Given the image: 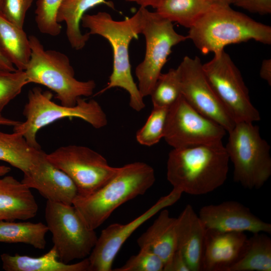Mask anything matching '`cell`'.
<instances>
[{"label": "cell", "mask_w": 271, "mask_h": 271, "mask_svg": "<svg viewBox=\"0 0 271 271\" xmlns=\"http://www.w3.org/2000/svg\"><path fill=\"white\" fill-rule=\"evenodd\" d=\"M44 153L31 146L19 133L0 131V161L20 170L24 174L31 170Z\"/></svg>", "instance_id": "603a6c76"}, {"label": "cell", "mask_w": 271, "mask_h": 271, "mask_svg": "<svg viewBox=\"0 0 271 271\" xmlns=\"http://www.w3.org/2000/svg\"><path fill=\"white\" fill-rule=\"evenodd\" d=\"M198 56H185L176 68L181 95L199 113L229 132L236 122L220 101L203 71Z\"/></svg>", "instance_id": "4fadbf2b"}, {"label": "cell", "mask_w": 271, "mask_h": 271, "mask_svg": "<svg viewBox=\"0 0 271 271\" xmlns=\"http://www.w3.org/2000/svg\"><path fill=\"white\" fill-rule=\"evenodd\" d=\"M168 108L153 107L145 124L136 133V140L140 144L150 147L163 138Z\"/></svg>", "instance_id": "f1b7e54d"}, {"label": "cell", "mask_w": 271, "mask_h": 271, "mask_svg": "<svg viewBox=\"0 0 271 271\" xmlns=\"http://www.w3.org/2000/svg\"><path fill=\"white\" fill-rule=\"evenodd\" d=\"M105 5L114 9L112 2L107 0H63L57 13V21L66 24V34L71 47L76 50L83 48L90 35L82 34L80 24L86 12L97 6Z\"/></svg>", "instance_id": "7402d4cb"}, {"label": "cell", "mask_w": 271, "mask_h": 271, "mask_svg": "<svg viewBox=\"0 0 271 271\" xmlns=\"http://www.w3.org/2000/svg\"><path fill=\"white\" fill-rule=\"evenodd\" d=\"M188 39L202 53L224 50L226 46L252 40L271 43V27L230 6H212L189 28Z\"/></svg>", "instance_id": "277c9868"}, {"label": "cell", "mask_w": 271, "mask_h": 271, "mask_svg": "<svg viewBox=\"0 0 271 271\" xmlns=\"http://www.w3.org/2000/svg\"><path fill=\"white\" fill-rule=\"evenodd\" d=\"M226 132L181 95L168 108L163 138L173 149H183L222 142Z\"/></svg>", "instance_id": "7c38bea8"}, {"label": "cell", "mask_w": 271, "mask_h": 271, "mask_svg": "<svg viewBox=\"0 0 271 271\" xmlns=\"http://www.w3.org/2000/svg\"><path fill=\"white\" fill-rule=\"evenodd\" d=\"M38 205L30 188L11 176L0 178V221L34 217Z\"/></svg>", "instance_id": "d6986e66"}, {"label": "cell", "mask_w": 271, "mask_h": 271, "mask_svg": "<svg viewBox=\"0 0 271 271\" xmlns=\"http://www.w3.org/2000/svg\"><path fill=\"white\" fill-rule=\"evenodd\" d=\"M235 6L260 15L271 13V0H234Z\"/></svg>", "instance_id": "836d02e7"}, {"label": "cell", "mask_w": 271, "mask_h": 271, "mask_svg": "<svg viewBox=\"0 0 271 271\" xmlns=\"http://www.w3.org/2000/svg\"><path fill=\"white\" fill-rule=\"evenodd\" d=\"M247 238L243 232L206 229L202 270L228 271L240 257Z\"/></svg>", "instance_id": "e0dca14e"}, {"label": "cell", "mask_w": 271, "mask_h": 271, "mask_svg": "<svg viewBox=\"0 0 271 271\" xmlns=\"http://www.w3.org/2000/svg\"><path fill=\"white\" fill-rule=\"evenodd\" d=\"M198 216L207 229L271 233V224L260 219L249 208L235 201L204 206L200 209Z\"/></svg>", "instance_id": "9a60e30c"}, {"label": "cell", "mask_w": 271, "mask_h": 271, "mask_svg": "<svg viewBox=\"0 0 271 271\" xmlns=\"http://www.w3.org/2000/svg\"><path fill=\"white\" fill-rule=\"evenodd\" d=\"M182 192L172 189L142 214L128 223H114L102 230L88 256L89 271H111L113 260L122 245L140 226L162 209L175 203Z\"/></svg>", "instance_id": "5bb4252c"}, {"label": "cell", "mask_w": 271, "mask_h": 271, "mask_svg": "<svg viewBox=\"0 0 271 271\" xmlns=\"http://www.w3.org/2000/svg\"><path fill=\"white\" fill-rule=\"evenodd\" d=\"M11 171V168L6 166L0 165V177L5 176Z\"/></svg>", "instance_id": "60d3db41"}, {"label": "cell", "mask_w": 271, "mask_h": 271, "mask_svg": "<svg viewBox=\"0 0 271 271\" xmlns=\"http://www.w3.org/2000/svg\"><path fill=\"white\" fill-rule=\"evenodd\" d=\"M202 67L214 92L236 122L260 120L240 71L224 50L214 53Z\"/></svg>", "instance_id": "30bf717a"}, {"label": "cell", "mask_w": 271, "mask_h": 271, "mask_svg": "<svg viewBox=\"0 0 271 271\" xmlns=\"http://www.w3.org/2000/svg\"><path fill=\"white\" fill-rule=\"evenodd\" d=\"M2 1L3 0H0V12L1 11V9H2Z\"/></svg>", "instance_id": "b9f144b4"}, {"label": "cell", "mask_w": 271, "mask_h": 271, "mask_svg": "<svg viewBox=\"0 0 271 271\" xmlns=\"http://www.w3.org/2000/svg\"><path fill=\"white\" fill-rule=\"evenodd\" d=\"M33 0H3L0 13L9 21L19 27L23 26L28 10Z\"/></svg>", "instance_id": "d6a6232c"}, {"label": "cell", "mask_w": 271, "mask_h": 271, "mask_svg": "<svg viewBox=\"0 0 271 271\" xmlns=\"http://www.w3.org/2000/svg\"><path fill=\"white\" fill-rule=\"evenodd\" d=\"M140 8L142 14L141 34L145 38L146 51L143 60L135 69V74L139 89L145 97L150 96L172 48L188 38L178 33L173 22L156 12Z\"/></svg>", "instance_id": "ba28073f"}, {"label": "cell", "mask_w": 271, "mask_h": 271, "mask_svg": "<svg viewBox=\"0 0 271 271\" xmlns=\"http://www.w3.org/2000/svg\"><path fill=\"white\" fill-rule=\"evenodd\" d=\"M46 225L52 234L58 259L68 263L88 256L98 237L89 229L73 205L47 201Z\"/></svg>", "instance_id": "9c48e42d"}, {"label": "cell", "mask_w": 271, "mask_h": 271, "mask_svg": "<svg viewBox=\"0 0 271 271\" xmlns=\"http://www.w3.org/2000/svg\"><path fill=\"white\" fill-rule=\"evenodd\" d=\"M128 2L134 3L140 6V7H152L156 9L161 0H125Z\"/></svg>", "instance_id": "74e56055"}, {"label": "cell", "mask_w": 271, "mask_h": 271, "mask_svg": "<svg viewBox=\"0 0 271 271\" xmlns=\"http://www.w3.org/2000/svg\"><path fill=\"white\" fill-rule=\"evenodd\" d=\"M20 122V121H19L5 117L2 114V113H0V126L6 125L14 127Z\"/></svg>", "instance_id": "f35d334b"}, {"label": "cell", "mask_w": 271, "mask_h": 271, "mask_svg": "<svg viewBox=\"0 0 271 271\" xmlns=\"http://www.w3.org/2000/svg\"><path fill=\"white\" fill-rule=\"evenodd\" d=\"M47 158L72 179L80 196H87L100 188L119 169L110 166L99 153L82 146L59 147L47 154Z\"/></svg>", "instance_id": "8fae6325"}, {"label": "cell", "mask_w": 271, "mask_h": 271, "mask_svg": "<svg viewBox=\"0 0 271 271\" xmlns=\"http://www.w3.org/2000/svg\"><path fill=\"white\" fill-rule=\"evenodd\" d=\"M21 182L39 191L47 201L73 205L78 195L77 187L63 171L52 164L45 152Z\"/></svg>", "instance_id": "2e32d148"}, {"label": "cell", "mask_w": 271, "mask_h": 271, "mask_svg": "<svg viewBox=\"0 0 271 271\" xmlns=\"http://www.w3.org/2000/svg\"><path fill=\"white\" fill-rule=\"evenodd\" d=\"M47 225L42 222L0 221V242L23 243L39 249L46 245Z\"/></svg>", "instance_id": "484cf974"}, {"label": "cell", "mask_w": 271, "mask_h": 271, "mask_svg": "<svg viewBox=\"0 0 271 271\" xmlns=\"http://www.w3.org/2000/svg\"><path fill=\"white\" fill-rule=\"evenodd\" d=\"M211 7L207 0H161L155 9L162 17L189 28Z\"/></svg>", "instance_id": "4316f807"}, {"label": "cell", "mask_w": 271, "mask_h": 271, "mask_svg": "<svg viewBox=\"0 0 271 271\" xmlns=\"http://www.w3.org/2000/svg\"><path fill=\"white\" fill-rule=\"evenodd\" d=\"M164 262L147 247L140 248L137 254L130 257L121 266L114 271H163Z\"/></svg>", "instance_id": "1f68e13d"}, {"label": "cell", "mask_w": 271, "mask_h": 271, "mask_svg": "<svg viewBox=\"0 0 271 271\" xmlns=\"http://www.w3.org/2000/svg\"><path fill=\"white\" fill-rule=\"evenodd\" d=\"M212 6H230L234 0H207Z\"/></svg>", "instance_id": "ab89813d"}, {"label": "cell", "mask_w": 271, "mask_h": 271, "mask_svg": "<svg viewBox=\"0 0 271 271\" xmlns=\"http://www.w3.org/2000/svg\"><path fill=\"white\" fill-rule=\"evenodd\" d=\"M153 107L169 108L181 96L177 70L170 69L161 73L150 95Z\"/></svg>", "instance_id": "83f0119b"}, {"label": "cell", "mask_w": 271, "mask_h": 271, "mask_svg": "<svg viewBox=\"0 0 271 271\" xmlns=\"http://www.w3.org/2000/svg\"><path fill=\"white\" fill-rule=\"evenodd\" d=\"M63 0H37L35 20L39 31L51 36L59 35L61 25L57 21V13Z\"/></svg>", "instance_id": "f546056e"}, {"label": "cell", "mask_w": 271, "mask_h": 271, "mask_svg": "<svg viewBox=\"0 0 271 271\" xmlns=\"http://www.w3.org/2000/svg\"><path fill=\"white\" fill-rule=\"evenodd\" d=\"M260 77L271 85V59H264L261 64L259 71Z\"/></svg>", "instance_id": "d590c367"}, {"label": "cell", "mask_w": 271, "mask_h": 271, "mask_svg": "<svg viewBox=\"0 0 271 271\" xmlns=\"http://www.w3.org/2000/svg\"><path fill=\"white\" fill-rule=\"evenodd\" d=\"M142 14L140 8L130 17L123 20H114L105 12L96 14H85L81 24L88 29V34L97 35L106 39L110 44L113 54L112 71L106 86L97 94L119 87L129 95V106L136 111L145 107L144 97L134 81L129 56V47L131 41L138 39L141 34Z\"/></svg>", "instance_id": "7a4b0ae2"}, {"label": "cell", "mask_w": 271, "mask_h": 271, "mask_svg": "<svg viewBox=\"0 0 271 271\" xmlns=\"http://www.w3.org/2000/svg\"><path fill=\"white\" fill-rule=\"evenodd\" d=\"M226 152L233 165V180L248 189H258L271 175L270 147L253 122H236L228 132Z\"/></svg>", "instance_id": "52a82bcc"}, {"label": "cell", "mask_w": 271, "mask_h": 271, "mask_svg": "<svg viewBox=\"0 0 271 271\" xmlns=\"http://www.w3.org/2000/svg\"><path fill=\"white\" fill-rule=\"evenodd\" d=\"M176 218L165 208L160 211L153 223L138 239L140 248L147 247L165 263L177 249Z\"/></svg>", "instance_id": "ffe728a7"}, {"label": "cell", "mask_w": 271, "mask_h": 271, "mask_svg": "<svg viewBox=\"0 0 271 271\" xmlns=\"http://www.w3.org/2000/svg\"><path fill=\"white\" fill-rule=\"evenodd\" d=\"M0 70L14 71L17 69L11 62L5 57L0 48Z\"/></svg>", "instance_id": "8d00e7d4"}, {"label": "cell", "mask_w": 271, "mask_h": 271, "mask_svg": "<svg viewBox=\"0 0 271 271\" xmlns=\"http://www.w3.org/2000/svg\"><path fill=\"white\" fill-rule=\"evenodd\" d=\"M2 267L6 271H89L88 257L79 262L68 264L58 259L55 247L39 257L4 253L1 255Z\"/></svg>", "instance_id": "44dd1931"}, {"label": "cell", "mask_w": 271, "mask_h": 271, "mask_svg": "<svg viewBox=\"0 0 271 271\" xmlns=\"http://www.w3.org/2000/svg\"><path fill=\"white\" fill-rule=\"evenodd\" d=\"M264 232L247 238L239 259L228 271H270L271 239Z\"/></svg>", "instance_id": "d4e9b609"}, {"label": "cell", "mask_w": 271, "mask_h": 271, "mask_svg": "<svg viewBox=\"0 0 271 271\" xmlns=\"http://www.w3.org/2000/svg\"><path fill=\"white\" fill-rule=\"evenodd\" d=\"M28 84L24 71L0 70V113L5 107Z\"/></svg>", "instance_id": "4dcf8cb0"}, {"label": "cell", "mask_w": 271, "mask_h": 271, "mask_svg": "<svg viewBox=\"0 0 271 271\" xmlns=\"http://www.w3.org/2000/svg\"><path fill=\"white\" fill-rule=\"evenodd\" d=\"M0 48L19 70L24 71L31 56L29 38L23 28L7 20L0 13Z\"/></svg>", "instance_id": "cb8c5ba5"}, {"label": "cell", "mask_w": 271, "mask_h": 271, "mask_svg": "<svg viewBox=\"0 0 271 271\" xmlns=\"http://www.w3.org/2000/svg\"><path fill=\"white\" fill-rule=\"evenodd\" d=\"M52 96L51 92L38 87L30 90L23 111L26 120L13 127L14 131L22 134L32 147L41 149L36 139L40 129L62 118H80L97 129L107 125L106 115L97 101L80 97L75 106L69 107L56 103Z\"/></svg>", "instance_id": "8992f818"}, {"label": "cell", "mask_w": 271, "mask_h": 271, "mask_svg": "<svg viewBox=\"0 0 271 271\" xmlns=\"http://www.w3.org/2000/svg\"><path fill=\"white\" fill-rule=\"evenodd\" d=\"M31 56L24 70L28 83L44 85L56 93L61 104L74 106L78 98L92 95L96 87L93 80L79 81L68 57L53 50H45L35 36L29 37Z\"/></svg>", "instance_id": "5b68a950"}, {"label": "cell", "mask_w": 271, "mask_h": 271, "mask_svg": "<svg viewBox=\"0 0 271 271\" xmlns=\"http://www.w3.org/2000/svg\"><path fill=\"white\" fill-rule=\"evenodd\" d=\"M176 231L177 249L190 271L202 270L206 229L191 205H187L176 218Z\"/></svg>", "instance_id": "ac0fdd59"}, {"label": "cell", "mask_w": 271, "mask_h": 271, "mask_svg": "<svg viewBox=\"0 0 271 271\" xmlns=\"http://www.w3.org/2000/svg\"><path fill=\"white\" fill-rule=\"evenodd\" d=\"M229 157L222 142L169 153L167 178L173 189L192 195L209 193L225 182Z\"/></svg>", "instance_id": "6da1fadb"}, {"label": "cell", "mask_w": 271, "mask_h": 271, "mask_svg": "<svg viewBox=\"0 0 271 271\" xmlns=\"http://www.w3.org/2000/svg\"><path fill=\"white\" fill-rule=\"evenodd\" d=\"M163 270L190 271L183 255L178 249L165 263Z\"/></svg>", "instance_id": "e575fe53"}, {"label": "cell", "mask_w": 271, "mask_h": 271, "mask_svg": "<svg viewBox=\"0 0 271 271\" xmlns=\"http://www.w3.org/2000/svg\"><path fill=\"white\" fill-rule=\"evenodd\" d=\"M156 181L154 169L141 162L119 167L100 188L85 196H77L74 206L86 225L95 230L122 204L144 194Z\"/></svg>", "instance_id": "3957f363"}]
</instances>
